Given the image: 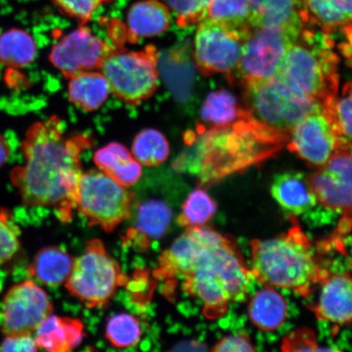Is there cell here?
Listing matches in <instances>:
<instances>
[{
  "label": "cell",
  "mask_w": 352,
  "mask_h": 352,
  "mask_svg": "<svg viewBox=\"0 0 352 352\" xmlns=\"http://www.w3.org/2000/svg\"><path fill=\"white\" fill-rule=\"evenodd\" d=\"M154 276L183 280V290L199 299L209 320L226 316L231 302H244L253 277L235 239L212 228H186L162 253Z\"/></svg>",
  "instance_id": "6da1fadb"
},
{
  "label": "cell",
  "mask_w": 352,
  "mask_h": 352,
  "mask_svg": "<svg viewBox=\"0 0 352 352\" xmlns=\"http://www.w3.org/2000/svg\"><path fill=\"white\" fill-rule=\"evenodd\" d=\"M91 144L86 135H65L58 117L35 123L22 143L25 164L11 174L22 202L54 208L60 222L72 221L83 173L81 154Z\"/></svg>",
  "instance_id": "7a4b0ae2"
},
{
  "label": "cell",
  "mask_w": 352,
  "mask_h": 352,
  "mask_svg": "<svg viewBox=\"0 0 352 352\" xmlns=\"http://www.w3.org/2000/svg\"><path fill=\"white\" fill-rule=\"evenodd\" d=\"M201 131L196 144V164L190 168L200 188L261 164L286 142V134L261 124L248 111L230 125Z\"/></svg>",
  "instance_id": "3957f363"
},
{
  "label": "cell",
  "mask_w": 352,
  "mask_h": 352,
  "mask_svg": "<svg viewBox=\"0 0 352 352\" xmlns=\"http://www.w3.org/2000/svg\"><path fill=\"white\" fill-rule=\"evenodd\" d=\"M289 230L274 239L250 242L253 278L263 286L292 290L308 298L330 271L321 265L296 215Z\"/></svg>",
  "instance_id": "277c9868"
},
{
  "label": "cell",
  "mask_w": 352,
  "mask_h": 352,
  "mask_svg": "<svg viewBox=\"0 0 352 352\" xmlns=\"http://www.w3.org/2000/svg\"><path fill=\"white\" fill-rule=\"evenodd\" d=\"M243 85L249 116L280 133L290 132L307 114L325 107L299 94L276 76Z\"/></svg>",
  "instance_id": "5b68a950"
},
{
  "label": "cell",
  "mask_w": 352,
  "mask_h": 352,
  "mask_svg": "<svg viewBox=\"0 0 352 352\" xmlns=\"http://www.w3.org/2000/svg\"><path fill=\"white\" fill-rule=\"evenodd\" d=\"M120 263L107 252L100 239L87 242L85 252L74 259L65 288L89 308H103L125 284Z\"/></svg>",
  "instance_id": "8992f818"
},
{
  "label": "cell",
  "mask_w": 352,
  "mask_h": 352,
  "mask_svg": "<svg viewBox=\"0 0 352 352\" xmlns=\"http://www.w3.org/2000/svg\"><path fill=\"white\" fill-rule=\"evenodd\" d=\"M158 52L155 46L129 51L112 48L105 57L100 70L118 100L136 107L152 98L158 87Z\"/></svg>",
  "instance_id": "52a82bcc"
},
{
  "label": "cell",
  "mask_w": 352,
  "mask_h": 352,
  "mask_svg": "<svg viewBox=\"0 0 352 352\" xmlns=\"http://www.w3.org/2000/svg\"><path fill=\"white\" fill-rule=\"evenodd\" d=\"M333 60V54L296 42L286 52L276 76L299 94L329 107L338 91Z\"/></svg>",
  "instance_id": "ba28073f"
},
{
  "label": "cell",
  "mask_w": 352,
  "mask_h": 352,
  "mask_svg": "<svg viewBox=\"0 0 352 352\" xmlns=\"http://www.w3.org/2000/svg\"><path fill=\"white\" fill-rule=\"evenodd\" d=\"M134 193L100 170L82 173L76 190V209L88 226L112 232L131 214Z\"/></svg>",
  "instance_id": "9c48e42d"
},
{
  "label": "cell",
  "mask_w": 352,
  "mask_h": 352,
  "mask_svg": "<svg viewBox=\"0 0 352 352\" xmlns=\"http://www.w3.org/2000/svg\"><path fill=\"white\" fill-rule=\"evenodd\" d=\"M299 34L274 26H250L239 65L230 80L239 79L244 85L274 78Z\"/></svg>",
  "instance_id": "30bf717a"
},
{
  "label": "cell",
  "mask_w": 352,
  "mask_h": 352,
  "mask_svg": "<svg viewBox=\"0 0 352 352\" xmlns=\"http://www.w3.org/2000/svg\"><path fill=\"white\" fill-rule=\"evenodd\" d=\"M248 32H239L208 17L201 20L197 24L193 56L202 76L223 74L230 78L239 65Z\"/></svg>",
  "instance_id": "8fae6325"
},
{
  "label": "cell",
  "mask_w": 352,
  "mask_h": 352,
  "mask_svg": "<svg viewBox=\"0 0 352 352\" xmlns=\"http://www.w3.org/2000/svg\"><path fill=\"white\" fill-rule=\"evenodd\" d=\"M349 148L338 149L307 177L318 202L341 215L340 235L352 231V151Z\"/></svg>",
  "instance_id": "7c38bea8"
},
{
  "label": "cell",
  "mask_w": 352,
  "mask_h": 352,
  "mask_svg": "<svg viewBox=\"0 0 352 352\" xmlns=\"http://www.w3.org/2000/svg\"><path fill=\"white\" fill-rule=\"evenodd\" d=\"M290 133L289 148L316 168L324 165L338 149L350 146L342 138L327 107L307 114Z\"/></svg>",
  "instance_id": "4fadbf2b"
},
{
  "label": "cell",
  "mask_w": 352,
  "mask_h": 352,
  "mask_svg": "<svg viewBox=\"0 0 352 352\" xmlns=\"http://www.w3.org/2000/svg\"><path fill=\"white\" fill-rule=\"evenodd\" d=\"M50 297L32 280L13 285L3 298V331L11 334H32L52 314Z\"/></svg>",
  "instance_id": "5bb4252c"
},
{
  "label": "cell",
  "mask_w": 352,
  "mask_h": 352,
  "mask_svg": "<svg viewBox=\"0 0 352 352\" xmlns=\"http://www.w3.org/2000/svg\"><path fill=\"white\" fill-rule=\"evenodd\" d=\"M112 47L86 25L65 35L52 47L50 59L65 78L100 69Z\"/></svg>",
  "instance_id": "9a60e30c"
},
{
  "label": "cell",
  "mask_w": 352,
  "mask_h": 352,
  "mask_svg": "<svg viewBox=\"0 0 352 352\" xmlns=\"http://www.w3.org/2000/svg\"><path fill=\"white\" fill-rule=\"evenodd\" d=\"M318 301L307 307L320 320L352 324V274H332L321 281Z\"/></svg>",
  "instance_id": "2e32d148"
},
{
  "label": "cell",
  "mask_w": 352,
  "mask_h": 352,
  "mask_svg": "<svg viewBox=\"0 0 352 352\" xmlns=\"http://www.w3.org/2000/svg\"><path fill=\"white\" fill-rule=\"evenodd\" d=\"M126 20L127 38L136 43L140 38L166 32L171 23L170 10L161 0H140L131 6Z\"/></svg>",
  "instance_id": "e0dca14e"
},
{
  "label": "cell",
  "mask_w": 352,
  "mask_h": 352,
  "mask_svg": "<svg viewBox=\"0 0 352 352\" xmlns=\"http://www.w3.org/2000/svg\"><path fill=\"white\" fill-rule=\"evenodd\" d=\"M38 347L50 352H67L81 344L85 324L79 319L50 315L35 330Z\"/></svg>",
  "instance_id": "ac0fdd59"
},
{
  "label": "cell",
  "mask_w": 352,
  "mask_h": 352,
  "mask_svg": "<svg viewBox=\"0 0 352 352\" xmlns=\"http://www.w3.org/2000/svg\"><path fill=\"white\" fill-rule=\"evenodd\" d=\"M171 218L173 211L166 202L160 200L144 202L136 212L134 227L127 231L123 241L146 248L151 241L160 239L165 234Z\"/></svg>",
  "instance_id": "d6986e66"
},
{
  "label": "cell",
  "mask_w": 352,
  "mask_h": 352,
  "mask_svg": "<svg viewBox=\"0 0 352 352\" xmlns=\"http://www.w3.org/2000/svg\"><path fill=\"white\" fill-rule=\"evenodd\" d=\"M271 192L281 208L296 217L318 204L307 176L296 171L277 175L272 184Z\"/></svg>",
  "instance_id": "ffe728a7"
},
{
  "label": "cell",
  "mask_w": 352,
  "mask_h": 352,
  "mask_svg": "<svg viewBox=\"0 0 352 352\" xmlns=\"http://www.w3.org/2000/svg\"><path fill=\"white\" fill-rule=\"evenodd\" d=\"M252 11L250 26H274L300 34L299 0H248Z\"/></svg>",
  "instance_id": "44dd1931"
},
{
  "label": "cell",
  "mask_w": 352,
  "mask_h": 352,
  "mask_svg": "<svg viewBox=\"0 0 352 352\" xmlns=\"http://www.w3.org/2000/svg\"><path fill=\"white\" fill-rule=\"evenodd\" d=\"M94 162L101 171L124 187L134 186L142 177V164L120 143L112 142L98 149Z\"/></svg>",
  "instance_id": "7402d4cb"
},
{
  "label": "cell",
  "mask_w": 352,
  "mask_h": 352,
  "mask_svg": "<svg viewBox=\"0 0 352 352\" xmlns=\"http://www.w3.org/2000/svg\"><path fill=\"white\" fill-rule=\"evenodd\" d=\"M287 316V302L272 286H265L259 290L249 302V319L263 331L272 332L278 329L285 322Z\"/></svg>",
  "instance_id": "603a6c76"
},
{
  "label": "cell",
  "mask_w": 352,
  "mask_h": 352,
  "mask_svg": "<svg viewBox=\"0 0 352 352\" xmlns=\"http://www.w3.org/2000/svg\"><path fill=\"white\" fill-rule=\"evenodd\" d=\"M110 87L102 73L85 72L70 78L69 99L76 107L87 112H94L107 102Z\"/></svg>",
  "instance_id": "cb8c5ba5"
},
{
  "label": "cell",
  "mask_w": 352,
  "mask_h": 352,
  "mask_svg": "<svg viewBox=\"0 0 352 352\" xmlns=\"http://www.w3.org/2000/svg\"><path fill=\"white\" fill-rule=\"evenodd\" d=\"M73 264V258L65 250L50 246L36 254L29 272L43 285L55 287L68 279Z\"/></svg>",
  "instance_id": "d4e9b609"
},
{
  "label": "cell",
  "mask_w": 352,
  "mask_h": 352,
  "mask_svg": "<svg viewBox=\"0 0 352 352\" xmlns=\"http://www.w3.org/2000/svg\"><path fill=\"white\" fill-rule=\"evenodd\" d=\"M231 92L221 89L211 91L202 104L201 118L206 124L212 127L226 126L245 116Z\"/></svg>",
  "instance_id": "484cf974"
},
{
  "label": "cell",
  "mask_w": 352,
  "mask_h": 352,
  "mask_svg": "<svg viewBox=\"0 0 352 352\" xmlns=\"http://www.w3.org/2000/svg\"><path fill=\"white\" fill-rule=\"evenodd\" d=\"M36 46L24 30L11 29L0 36V61L11 67L21 68L32 63Z\"/></svg>",
  "instance_id": "4316f807"
},
{
  "label": "cell",
  "mask_w": 352,
  "mask_h": 352,
  "mask_svg": "<svg viewBox=\"0 0 352 352\" xmlns=\"http://www.w3.org/2000/svg\"><path fill=\"white\" fill-rule=\"evenodd\" d=\"M131 152L140 164L157 166L168 158L170 144L161 131L148 129L136 135L132 143Z\"/></svg>",
  "instance_id": "83f0119b"
},
{
  "label": "cell",
  "mask_w": 352,
  "mask_h": 352,
  "mask_svg": "<svg viewBox=\"0 0 352 352\" xmlns=\"http://www.w3.org/2000/svg\"><path fill=\"white\" fill-rule=\"evenodd\" d=\"M206 17L239 32H248L252 11L248 0H211Z\"/></svg>",
  "instance_id": "f1b7e54d"
},
{
  "label": "cell",
  "mask_w": 352,
  "mask_h": 352,
  "mask_svg": "<svg viewBox=\"0 0 352 352\" xmlns=\"http://www.w3.org/2000/svg\"><path fill=\"white\" fill-rule=\"evenodd\" d=\"M301 6L327 28L352 23V0H299Z\"/></svg>",
  "instance_id": "f546056e"
},
{
  "label": "cell",
  "mask_w": 352,
  "mask_h": 352,
  "mask_svg": "<svg viewBox=\"0 0 352 352\" xmlns=\"http://www.w3.org/2000/svg\"><path fill=\"white\" fill-rule=\"evenodd\" d=\"M217 209L213 198L204 188H197L184 201L177 223L184 228L204 226L217 214Z\"/></svg>",
  "instance_id": "4dcf8cb0"
},
{
  "label": "cell",
  "mask_w": 352,
  "mask_h": 352,
  "mask_svg": "<svg viewBox=\"0 0 352 352\" xmlns=\"http://www.w3.org/2000/svg\"><path fill=\"white\" fill-rule=\"evenodd\" d=\"M142 330L138 319L127 314L109 318L105 329V338L117 349H129L138 344Z\"/></svg>",
  "instance_id": "1f68e13d"
},
{
  "label": "cell",
  "mask_w": 352,
  "mask_h": 352,
  "mask_svg": "<svg viewBox=\"0 0 352 352\" xmlns=\"http://www.w3.org/2000/svg\"><path fill=\"white\" fill-rule=\"evenodd\" d=\"M19 234L10 211L0 209V265L10 261L19 252Z\"/></svg>",
  "instance_id": "d6a6232c"
},
{
  "label": "cell",
  "mask_w": 352,
  "mask_h": 352,
  "mask_svg": "<svg viewBox=\"0 0 352 352\" xmlns=\"http://www.w3.org/2000/svg\"><path fill=\"white\" fill-rule=\"evenodd\" d=\"M173 11L180 28L198 24L206 19V6L204 0H161Z\"/></svg>",
  "instance_id": "836d02e7"
},
{
  "label": "cell",
  "mask_w": 352,
  "mask_h": 352,
  "mask_svg": "<svg viewBox=\"0 0 352 352\" xmlns=\"http://www.w3.org/2000/svg\"><path fill=\"white\" fill-rule=\"evenodd\" d=\"M65 15L76 20L80 25H86L94 13L104 4L113 0H52Z\"/></svg>",
  "instance_id": "e575fe53"
},
{
  "label": "cell",
  "mask_w": 352,
  "mask_h": 352,
  "mask_svg": "<svg viewBox=\"0 0 352 352\" xmlns=\"http://www.w3.org/2000/svg\"><path fill=\"white\" fill-rule=\"evenodd\" d=\"M342 135L352 140V82L346 85L340 98L328 107Z\"/></svg>",
  "instance_id": "d590c367"
},
{
  "label": "cell",
  "mask_w": 352,
  "mask_h": 352,
  "mask_svg": "<svg viewBox=\"0 0 352 352\" xmlns=\"http://www.w3.org/2000/svg\"><path fill=\"white\" fill-rule=\"evenodd\" d=\"M319 347L316 333L306 327L293 330L286 334L281 342V351H316Z\"/></svg>",
  "instance_id": "8d00e7d4"
},
{
  "label": "cell",
  "mask_w": 352,
  "mask_h": 352,
  "mask_svg": "<svg viewBox=\"0 0 352 352\" xmlns=\"http://www.w3.org/2000/svg\"><path fill=\"white\" fill-rule=\"evenodd\" d=\"M217 352L254 351L255 349L248 334L237 333L222 338L211 349Z\"/></svg>",
  "instance_id": "74e56055"
},
{
  "label": "cell",
  "mask_w": 352,
  "mask_h": 352,
  "mask_svg": "<svg viewBox=\"0 0 352 352\" xmlns=\"http://www.w3.org/2000/svg\"><path fill=\"white\" fill-rule=\"evenodd\" d=\"M38 346L32 334H11L6 336L1 343L0 351H36Z\"/></svg>",
  "instance_id": "f35d334b"
},
{
  "label": "cell",
  "mask_w": 352,
  "mask_h": 352,
  "mask_svg": "<svg viewBox=\"0 0 352 352\" xmlns=\"http://www.w3.org/2000/svg\"><path fill=\"white\" fill-rule=\"evenodd\" d=\"M8 155H10V148H8L6 139L0 135V167L6 164Z\"/></svg>",
  "instance_id": "ab89813d"
},
{
  "label": "cell",
  "mask_w": 352,
  "mask_h": 352,
  "mask_svg": "<svg viewBox=\"0 0 352 352\" xmlns=\"http://www.w3.org/2000/svg\"><path fill=\"white\" fill-rule=\"evenodd\" d=\"M204 1L206 3V8H208V4L211 1V0H204Z\"/></svg>",
  "instance_id": "60d3db41"
}]
</instances>
